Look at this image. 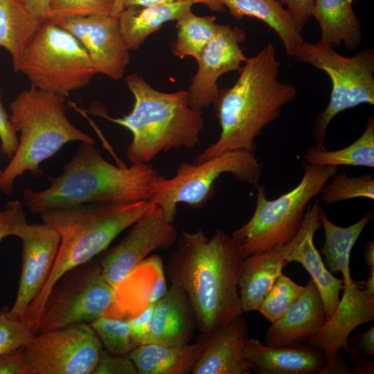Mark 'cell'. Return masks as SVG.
I'll use <instances>...</instances> for the list:
<instances>
[{
    "mask_svg": "<svg viewBox=\"0 0 374 374\" xmlns=\"http://www.w3.org/2000/svg\"><path fill=\"white\" fill-rule=\"evenodd\" d=\"M22 241V268L15 301L8 315L23 319L31 302L37 296L51 273L60 238L51 226L28 224Z\"/></svg>",
    "mask_w": 374,
    "mask_h": 374,
    "instance_id": "cell-16",
    "label": "cell"
},
{
    "mask_svg": "<svg viewBox=\"0 0 374 374\" xmlns=\"http://www.w3.org/2000/svg\"><path fill=\"white\" fill-rule=\"evenodd\" d=\"M42 23L17 0H0V46L10 53L13 69Z\"/></svg>",
    "mask_w": 374,
    "mask_h": 374,
    "instance_id": "cell-30",
    "label": "cell"
},
{
    "mask_svg": "<svg viewBox=\"0 0 374 374\" xmlns=\"http://www.w3.org/2000/svg\"><path fill=\"white\" fill-rule=\"evenodd\" d=\"M224 173L256 186L261 178L262 165L254 152L246 150L225 152L200 163L184 162L174 177L160 176L150 202L159 206L173 223L178 204L202 208L214 195L215 181Z\"/></svg>",
    "mask_w": 374,
    "mask_h": 374,
    "instance_id": "cell-10",
    "label": "cell"
},
{
    "mask_svg": "<svg viewBox=\"0 0 374 374\" xmlns=\"http://www.w3.org/2000/svg\"><path fill=\"white\" fill-rule=\"evenodd\" d=\"M155 304H151L139 315L129 319L130 333L134 348L145 344L150 334Z\"/></svg>",
    "mask_w": 374,
    "mask_h": 374,
    "instance_id": "cell-40",
    "label": "cell"
},
{
    "mask_svg": "<svg viewBox=\"0 0 374 374\" xmlns=\"http://www.w3.org/2000/svg\"><path fill=\"white\" fill-rule=\"evenodd\" d=\"M242 355L260 374H318L326 364L323 352L311 346L264 345L257 338L249 337Z\"/></svg>",
    "mask_w": 374,
    "mask_h": 374,
    "instance_id": "cell-22",
    "label": "cell"
},
{
    "mask_svg": "<svg viewBox=\"0 0 374 374\" xmlns=\"http://www.w3.org/2000/svg\"><path fill=\"white\" fill-rule=\"evenodd\" d=\"M373 213L368 211L353 224L341 227L335 224L321 210L319 222L325 234V241L319 253L324 256V264L330 273H341L343 279L351 277L350 257L353 246L367 224L372 220Z\"/></svg>",
    "mask_w": 374,
    "mask_h": 374,
    "instance_id": "cell-29",
    "label": "cell"
},
{
    "mask_svg": "<svg viewBox=\"0 0 374 374\" xmlns=\"http://www.w3.org/2000/svg\"><path fill=\"white\" fill-rule=\"evenodd\" d=\"M249 339L242 315L204 337L193 374H251L250 363L242 355Z\"/></svg>",
    "mask_w": 374,
    "mask_h": 374,
    "instance_id": "cell-20",
    "label": "cell"
},
{
    "mask_svg": "<svg viewBox=\"0 0 374 374\" xmlns=\"http://www.w3.org/2000/svg\"><path fill=\"white\" fill-rule=\"evenodd\" d=\"M280 66L274 44L269 43L247 57L231 87L219 89L212 105L221 129L220 136L197 155L194 163L235 150L254 152L256 139L262 130L279 117L283 107L297 93L293 84L279 80Z\"/></svg>",
    "mask_w": 374,
    "mask_h": 374,
    "instance_id": "cell-2",
    "label": "cell"
},
{
    "mask_svg": "<svg viewBox=\"0 0 374 374\" xmlns=\"http://www.w3.org/2000/svg\"><path fill=\"white\" fill-rule=\"evenodd\" d=\"M337 171L336 167L305 164L299 184L273 200L267 199L264 186H256V206L253 215L231 235L242 258L288 242L300 228L312 199L320 194Z\"/></svg>",
    "mask_w": 374,
    "mask_h": 374,
    "instance_id": "cell-7",
    "label": "cell"
},
{
    "mask_svg": "<svg viewBox=\"0 0 374 374\" xmlns=\"http://www.w3.org/2000/svg\"><path fill=\"white\" fill-rule=\"evenodd\" d=\"M99 337L105 350L114 355H127L134 348L128 319L105 315L89 323Z\"/></svg>",
    "mask_w": 374,
    "mask_h": 374,
    "instance_id": "cell-34",
    "label": "cell"
},
{
    "mask_svg": "<svg viewBox=\"0 0 374 374\" xmlns=\"http://www.w3.org/2000/svg\"><path fill=\"white\" fill-rule=\"evenodd\" d=\"M35 334L20 318L8 315V310L0 312V355L23 349Z\"/></svg>",
    "mask_w": 374,
    "mask_h": 374,
    "instance_id": "cell-37",
    "label": "cell"
},
{
    "mask_svg": "<svg viewBox=\"0 0 374 374\" xmlns=\"http://www.w3.org/2000/svg\"><path fill=\"white\" fill-rule=\"evenodd\" d=\"M343 280L344 294L320 330L307 343L321 350L326 362L332 359L341 348L348 354L350 334L359 326L374 319V292L360 288L350 277ZM364 284V283H363Z\"/></svg>",
    "mask_w": 374,
    "mask_h": 374,
    "instance_id": "cell-17",
    "label": "cell"
},
{
    "mask_svg": "<svg viewBox=\"0 0 374 374\" xmlns=\"http://www.w3.org/2000/svg\"><path fill=\"white\" fill-rule=\"evenodd\" d=\"M193 4L201 3L206 6L211 10L217 12L225 11V8L222 5L221 0H189Z\"/></svg>",
    "mask_w": 374,
    "mask_h": 374,
    "instance_id": "cell-50",
    "label": "cell"
},
{
    "mask_svg": "<svg viewBox=\"0 0 374 374\" xmlns=\"http://www.w3.org/2000/svg\"><path fill=\"white\" fill-rule=\"evenodd\" d=\"M364 257L370 269V275L374 276V242L373 241L366 244L364 252Z\"/></svg>",
    "mask_w": 374,
    "mask_h": 374,
    "instance_id": "cell-49",
    "label": "cell"
},
{
    "mask_svg": "<svg viewBox=\"0 0 374 374\" xmlns=\"http://www.w3.org/2000/svg\"><path fill=\"white\" fill-rule=\"evenodd\" d=\"M322 188L321 201L326 205L355 198L374 199L373 174L349 177L345 171L337 172Z\"/></svg>",
    "mask_w": 374,
    "mask_h": 374,
    "instance_id": "cell-33",
    "label": "cell"
},
{
    "mask_svg": "<svg viewBox=\"0 0 374 374\" xmlns=\"http://www.w3.org/2000/svg\"><path fill=\"white\" fill-rule=\"evenodd\" d=\"M54 23L79 41L96 73L115 80L123 77L130 62V50L121 34L118 17L96 15L68 18Z\"/></svg>",
    "mask_w": 374,
    "mask_h": 374,
    "instance_id": "cell-15",
    "label": "cell"
},
{
    "mask_svg": "<svg viewBox=\"0 0 374 374\" xmlns=\"http://www.w3.org/2000/svg\"><path fill=\"white\" fill-rule=\"evenodd\" d=\"M204 337L184 346L140 345L128 354L139 374H189L199 355Z\"/></svg>",
    "mask_w": 374,
    "mask_h": 374,
    "instance_id": "cell-26",
    "label": "cell"
},
{
    "mask_svg": "<svg viewBox=\"0 0 374 374\" xmlns=\"http://www.w3.org/2000/svg\"><path fill=\"white\" fill-rule=\"evenodd\" d=\"M288 263L281 247L243 259L238 280L242 312L258 310L265 296Z\"/></svg>",
    "mask_w": 374,
    "mask_h": 374,
    "instance_id": "cell-24",
    "label": "cell"
},
{
    "mask_svg": "<svg viewBox=\"0 0 374 374\" xmlns=\"http://www.w3.org/2000/svg\"><path fill=\"white\" fill-rule=\"evenodd\" d=\"M95 144L81 143L73 158L50 186L27 188L24 205L33 213L93 203L150 201L160 176L147 163L116 166L107 161Z\"/></svg>",
    "mask_w": 374,
    "mask_h": 374,
    "instance_id": "cell-3",
    "label": "cell"
},
{
    "mask_svg": "<svg viewBox=\"0 0 374 374\" xmlns=\"http://www.w3.org/2000/svg\"><path fill=\"white\" fill-rule=\"evenodd\" d=\"M92 374H139L127 355H114L102 349Z\"/></svg>",
    "mask_w": 374,
    "mask_h": 374,
    "instance_id": "cell-39",
    "label": "cell"
},
{
    "mask_svg": "<svg viewBox=\"0 0 374 374\" xmlns=\"http://www.w3.org/2000/svg\"><path fill=\"white\" fill-rule=\"evenodd\" d=\"M1 172H2V170L0 169V175H1Z\"/></svg>",
    "mask_w": 374,
    "mask_h": 374,
    "instance_id": "cell-52",
    "label": "cell"
},
{
    "mask_svg": "<svg viewBox=\"0 0 374 374\" xmlns=\"http://www.w3.org/2000/svg\"><path fill=\"white\" fill-rule=\"evenodd\" d=\"M294 19L299 30L302 31L308 19L312 17L313 0H278Z\"/></svg>",
    "mask_w": 374,
    "mask_h": 374,
    "instance_id": "cell-43",
    "label": "cell"
},
{
    "mask_svg": "<svg viewBox=\"0 0 374 374\" xmlns=\"http://www.w3.org/2000/svg\"><path fill=\"white\" fill-rule=\"evenodd\" d=\"M238 20L255 17L265 23L281 40L287 57L304 40L294 19L278 0H221Z\"/></svg>",
    "mask_w": 374,
    "mask_h": 374,
    "instance_id": "cell-27",
    "label": "cell"
},
{
    "mask_svg": "<svg viewBox=\"0 0 374 374\" xmlns=\"http://www.w3.org/2000/svg\"><path fill=\"white\" fill-rule=\"evenodd\" d=\"M292 57L325 71L331 80L329 103L317 115L312 130L316 146L324 149L327 127L336 115L362 104L374 105L373 48L346 57L319 41H304Z\"/></svg>",
    "mask_w": 374,
    "mask_h": 374,
    "instance_id": "cell-9",
    "label": "cell"
},
{
    "mask_svg": "<svg viewBox=\"0 0 374 374\" xmlns=\"http://www.w3.org/2000/svg\"><path fill=\"white\" fill-rule=\"evenodd\" d=\"M114 8L112 15L116 17H118L121 11L123 10V0H113Z\"/></svg>",
    "mask_w": 374,
    "mask_h": 374,
    "instance_id": "cell-51",
    "label": "cell"
},
{
    "mask_svg": "<svg viewBox=\"0 0 374 374\" xmlns=\"http://www.w3.org/2000/svg\"><path fill=\"white\" fill-rule=\"evenodd\" d=\"M246 38L244 29L229 24L220 25L217 33L197 61V72L186 91L192 108L202 111L212 105L219 91L218 79L226 73L240 70L247 57L240 44Z\"/></svg>",
    "mask_w": 374,
    "mask_h": 374,
    "instance_id": "cell-14",
    "label": "cell"
},
{
    "mask_svg": "<svg viewBox=\"0 0 374 374\" xmlns=\"http://www.w3.org/2000/svg\"><path fill=\"white\" fill-rule=\"evenodd\" d=\"M304 158L308 164L374 167V118L369 116L362 134L350 145L334 151L317 146L309 148Z\"/></svg>",
    "mask_w": 374,
    "mask_h": 374,
    "instance_id": "cell-31",
    "label": "cell"
},
{
    "mask_svg": "<svg viewBox=\"0 0 374 374\" xmlns=\"http://www.w3.org/2000/svg\"><path fill=\"white\" fill-rule=\"evenodd\" d=\"M167 290L161 257H147L115 287L114 302L105 315L129 320L156 304Z\"/></svg>",
    "mask_w": 374,
    "mask_h": 374,
    "instance_id": "cell-19",
    "label": "cell"
},
{
    "mask_svg": "<svg viewBox=\"0 0 374 374\" xmlns=\"http://www.w3.org/2000/svg\"><path fill=\"white\" fill-rule=\"evenodd\" d=\"M196 319L190 300L179 287L172 285L155 304L152 326L145 344L184 346L193 337Z\"/></svg>",
    "mask_w": 374,
    "mask_h": 374,
    "instance_id": "cell-23",
    "label": "cell"
},
{
    "mask_svg": "<svg viewBox=\"0 0 374 374\" xmlns=\"http://www.w3.org/2000/svg\"><path fill=\"white\" fill-rule=\"evenodd\" d=\"M177 235L173 223L155 204L151 211L132 225L118 244L98 259L103 277L115 288L150 253L168 249Z\"/></svg>",
    "mask_w": 374,
    "mask_h": 374,
    "instance_id": "cell-13",
    "label": "cell"
},
{
    "mask_svg": "<svg viewBox=\"0 0 374 374\" xmlns=\"http://www.w3.org/2000/svg\"><path fill=\"white\" fill-rule=\"evenodd\" d=\"M348 354L357 360L374 355V327L348 339Z\"/></svg>",
    "mask_w": 374,
    "mask_h": 374,
    "instance_id": "cell-42",
    "label": "cell"
},
{
    "mask_svg": "<svg viewBox=\"0 0 374 374\" xmlns=\"http://www.w3.org/2000/svg\"><path fill=\"white\" fill-rule=\"evenodd\" d=\"M115 288L103 277L98 260L65 273L51 289L35 334L78 323H90L105 315L113 303Z\"/></svg>",
    "mask_w": 374,
    "mask_h": 374,
    "instance_id": "cell-11",
    "label": "cell"
},
{
    "mask_svg": "<svg viewBox=\"0 0 374 374\" xmlns=\"http://www.w3.org/2000/svg\"><path fill=\"white\" fill-rule=\"evenodd\" d=\"M154 206L147 200L93 203L41 213L42 222L55 230L60 242L47 280L22 319L28 327L35 332L51 289L65 273L94 259Z\"/></svg>",
    "mask_w": 374,
    "mask_h": 374,
    "instance_id": "cell-4",
    "label": "cell"
},
{
    "mask_svg": "<svg viewBox=\"0 0 374 374\" xmlns=\"http://www.w3.org/2000/svg\"><path fill=\"white\" fill-rule=\"evenodd\" d=\"M19 4L36 19L46 21L48 0H17Z\"/></svg>",
    "mask_w": 374,
    "mask_h": 374,
    "instance_id": "cell-45",
    "label": "cell"
},
{
    "mask_svg": "<svg viewBox=\"0 0 374 374\" xmlns=\"http://www.w3.org/2000/svg\"><path fill=\"white\" fill-rule=\"evenodd\" d=\"M326 321L323 303L310 279L297 299L281 317L271 323L266 331L265 341L270 346H298L314 336Z\"/></svg>",
    "mask_w": 374,
    "mask_h": 374,
    "instance_id": "cell-21",
    "label": "cell"
},
{
    "mask_svg": "<svg viewBox=\"0 0 374 374\" xmlns=\"http://www.w3.org/2000/svg\"><path fill=\"white\" fill-rule=\"evenodd\" d=\"M193 5L189 0H179L165 5L124 8L118 15V26L127 48L139 49L152 33L165 23L176 21Z\"/></svg>",
    "mask_w": 374,
    "mask_h": 374,
    "instance_id": "cell-28",
    "label": "cell"
},
{
    "mask_svg": "<svg viewBox=\"0 0 374 374\" xmlns=\"http://www.w3.org/2000/svg\"><path fill=\"white\" fill-rule=\"evenodd\" d=\"M373 359L369 360H365L363 359L356 361L355 368L351 371V374H373Z\"/></svg>",
    "mask_w": 374,
    "mask_h": 374,
    "instance_id": "cell-48",
    "label": "cell"
},
{
    "mask_svg": "<svg viewBox=\"0 0 374 374\" xmlns=\"http://www.w3.org/2000/svg\"><path fill=\"white\" fill-rule=\"evenodd\" d=\"M179 0H123L124 8L132 7H149L172 3Z\"/></svg>",
    "mask_w": 374,
    "mask_h": 374,
    "instance_id": "cell-47",
    "label": "cell"
},
{
    "mask_svg": "<svg viewBox=\"0 0 374 374\" xmlns=\"http://www.w3.org/2000/svg\"><path fill=\"white\" fill-rule=\"evenodd\" d=\"M125 82L134 98L131 112L121 118L98 115L131 132L126 151L131 164L148 163L161 152L200 144L204 118L202 111L188 105L186 91H158L136 73L127 75Z\"/></svg>",
    "mask_w": 374,
    "mask_h": 374,
    "instance_id": "cell-5",
    "label": "cell"
},
{
    "mask_svg": "<svg viewBox=\"0 0 374 374\" xmlns=\"http://www.w3.org/2000/svg\"><path fill=\"white\" fill-rule=\"evenodd\" d=\"M65 97L30 87L10 103L9 121L20 132L17 150L0 175V191L10 195L15 180L29 172L42 175L40 164L71 141L95 144L66 115Z\"/></svg>",
    "mask_w": 374,
    "mask_h": 374,
    "instance_id": "cell-6",
    "label": "cell"
},
{
    "mask_svg": "<svg viewBox=\"0 0 374 374\" xmlns=\"http://www.w3.org/2000/svg\"><path fill=\"white\" fill-rule=\"evenodd\" d=\"M113 0H48L46 21L96 15H112Z\"/></svg>",
    "mask_w": 374,
    "mask_h": 374,
    "instance_id": "cell-36",
    "label": "cell"
},
{
    "mask_svg": "<svg viewBox=\"0 0 374 374\" xmlns=\"http://www.w3.org/2000/svg\"><path fill=\"white\" fill-rule=\"evenodd\" d=\"M28 374H92L103 349L89 323L43 332L23 348Z\"/></svg>",
    "mask_w": 374,
    "mask_h": 374,
    "instance_id": "cell-12",
    "label": "cell"
},
{
    "mask_svg": "<svg viewBox=\"0 0 374 374\" xmlns=\"http://www.w3.org/2000/svg\"><path fill=\"white\" fill-rule=\"evenodd\" d=\"M28 224L21 202H8L5 208L0 210V242L10 235L20 238Z\"/></svg>",
    "mask_w": 374,
    "mask_h": 374,
    "instance_id": "cell-38",
    "label": "cell"
},
{
    "mask_svg": "<svg viewBox=\"0 0 374 374\" xmlns=\"http://www.w3.org/2000/svg\"><path fill=\"white\" fill-rule=\"evenodd\" d=\"M215 16H197L191 10L176 23L177 36L172 44V53L180 59L190 56L197 61L209 42L217 33L220 25Z\"/></svg>",
    "mask_w": 374,
    "mask_h": 374,
    "instance_id": "cell-32",
    "label": "cell"
},
{
    "mask_svg": "<svg viewBox=\"0 0 374 374\" xmlns=\"http://www.w3.org/2000/svg\"><path fill=\"white\" fill-rule=\"evenodd\" d=\"M303 289V286L281 274L265 296L258 311L272 323L283 316Z\"/></svg>",
    "mask_w": 374,
    "mask_h": 374,
    "instance_id": "cell-35",
    "label": "cell"
},
{
    "mask_svg": "<svg viewBox=\"0 0 374 374\" xmlns=\"http://www.w3.org/2000/svg\"><path fill=\"white\" fill-rule=\"evenodd\" d=\"M353 0H313L312 17L320 30L319 42L328 46L344 44L349 50L360 45L361 24L353 8Z\"/></svg>",
    "mask_w": 374,
    "mask_h": 374,
    "instance_id": "cell-25",
    "label": "cell"
},
{
    "mask_svg": "<svg viewBox=\"0 0 374 374\" xmlns=\"http://www.w3.org/2000/svg\"><path fill=\"white\" fill-rule=\"evenodd\" d=\"M14 71L23 73L31 87L65 98L85 87L96 74L79 41L48 21L41 24Z\"/></svg>",
    "mask_w": 374,
    "mask_h": 374,
    "instance_id": "cell-8",
    "label": "cell"
},
{
    "mask_svg": "<svg viewBox=\"0 0 374 374\" xmlns=\"http://www.w3.org/2000/svg\"><path fill=\"white\" fill-rule=\"evenodd\" d=\"M0 141L1 152L10 159L18 147L17 133L12 130L8 115L3 107L0 90Z\"/></svg>",
    "mask_w": 374,
    "mask_h": 374,
    "instance_id": "cell-41",
    "label": "cell"
},
{
    "mask_svg": "<svg viewBox=\"0 0 374 374\" xmlns=\"http://www.w3.org/2000/svg\"><path fill=\"white\" fill-rule=\"evenodd\" d=\"M321 209L317 199L312 205L310 204L300 228L288 242L281 246V249L289 263L297 262L301 264L310 275L323 303L327 320L339 301L343 280L335 278L328 271L314 244V235L320 224Z\"/></svg>",
    "mask_w": 374,
    "mask_h": 374,
    "instance_id": "cell-18",
    "label": "cell"
},
{
    "mask_svg": "<svg viewBox=\"0 0 374 374\" xmlns=\"http://www.w3.org/2000/svg\"><path fill=\"white\" fill-rule=\"evenodd\" d=\"M0 374H28L22 350L0 355Z\"/></svg>",
    "mask_w": 374,
    "mask_h": 374,
    "instance_id": "cell-44",
    "label": "cell"
},
{
    "mask_svg": "<svg viewBox=\"0 0 374 374\" xmlns=\"http://www.w3.org/2000/svg\"><path fill=\"white\" fill-rule=\"evenodd\" d=\"M338 355L326 362L318 374H351L352 370Z\"/></svg>",
    "mask_w": 374,
    "mask_h": 374,
    "instance_id": "cell-46",
    "label": "cell"
},
{
    "mask_svg": "<svg viewBox=\"0 0 374 374\" xmlns=\"http://www.w3.org/2000/svg\"><path fill=\"white\" fill-rule=\"evenodd\" d=\"M243 259L236 241L221 229L210 238L202 229L182 231L167 275L188 296L204 337L243 313L238 292Z\"/></svg>",
    "mask_w": 374,
    "mask_h": 374,
    "instance_id": "cell-1",
    "label": "cell"
}]
</instances>
